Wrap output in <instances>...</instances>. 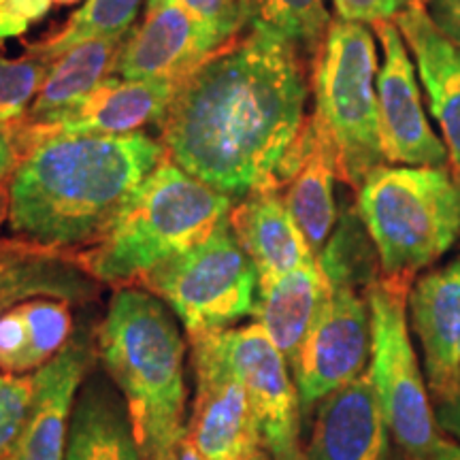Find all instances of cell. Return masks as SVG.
Masks as SVG:
<instances>
[{
	"label": "cell",
	"instance_id": "1",
	"mask_svg": "<svg viewBox=\"0 0 460 460\" xmlns=\"http://www.w3.org/2000/svg\"><path fill=\"white\" fill-rule=\"evenodd\" d=\"M307 94L301 51L247 26L177 85L158 122L160 143L172 163L230 199L279 190Z\"/></svg>",
	"mask_w": 460,
	"mask_h": 460
},
{
	"label": "cell",
	"instance_id": "2",
	"mask_svg": "<svg viewBox=\"0 0 460 460\" xmlns=\"http://www.w3.org/2000/svg\"><path fill=\"white\" fill-rule=\"evenodd\" d=\"M164 158L163 143L143 132L37 143L7 181L11 228L48 250H88L105 237Z\"/></svg>",
	"mask_w": 460,
	"mask_h": 460
},
{
	"label": "cell",
	"instance_id": "3",
	"mask_svg": "<svg viewBox=\"0 0 460 460\" xmlns=\"http://www.w3.org/2000/svg\"><path fill=\"white\" fill-rule=\"evenodd\" d=\"M102 369L122 393L143 460H177L186 437V341L156 295L115 292L96 331Z\"/></svg>",
	"mask_w": 460,
	"mask_h": 460
},
{
	"label": "cell",
	"instance_id": "4",
	"mask_svg": "<svg viewBox=\"0 0 460 460\" xmlns=\"http://www.w3.org/2000/svg\"><path fill=\"white\" fill-rule=\"evenodd\" d=\"M233 199L166 156L143 181L109 233L75 262L99 284L139 286L149 271L192 250L228 220Z\"/></svg>",
	"mask_w": 460,
	"mask_h": 460
},
{
	"label": "cell",
	"instance_id": "5",
	"mask_svg": "<svg viewBox=\"0 0 460 460\" xmlns=\"http://www.w3.org/2000/svg\"><path fill=\"white\" fill-rule=\"evenodd\" d=\"M356 209L382 275L413 279L460 241V177L447 166L382 164L360 183Z\"/></svg>",
	"mask_w": 460,
	"mask_h": 460
},
{
	"label": "cell",
	"instance_id": "6",
	"mask_svg": "<svg viewBox=\"0 0 460 460\" xmlns=\"http://www.w3.org/2000/svg\"><path fill=\"white\" fill-rule=\"evenodd\" d=\"M376 32L358 22L332 20L315 56V122L329 137L339 180L358 190L386 164L379 139Z\"/></svg>",
	"mask_w": 460,
	"mask_h": 460
},
{
	"label": "cell",
	"instance_id": "7",
	"mask_svg": "<svg viewBox=\"0 0 460 460\" xmlns=\"http://www.w3.org/2000/svg\"><path fill=\"white\" fill-rule=\"evenodd\" d=\"M411 284V278L379 275L367 290L371 312L369 376L402 456L429 460L441 435L422 360L411 339L407 314Z\"/></svg>",
	"mask_w": 460,
	"mask_h": 460
},
{
	"label": "cell",
	"instance_id": "8",
	"mask_svg": "<svg viewBox=\"0 0 460 460\" xmlns=\"http://www.w3.org/2000/svg\"><path fill=\"white\" fill-rule=\"evenodd\" d=\"M258 284L254 262L226 220L209 239L158 264L135 288L156 295L177 315L188 337H199L228 331L254 315Z\"/></svg>",
	"mask_w": 460,
	"mask_h": 460
},
{
	"label": "cell",
	"instance_id": "9",
	"mask_svg": "<svg viewBox=\"0 0 460 460\" xmlns=\"http://www.w3.org/2000/svg\"><path fill=\"white\" fill-rule=\"evenodd\" d=\"M214 339L243 384L264 450L273 460H303V410L286 356L256 322L214 332Z\"/></svg>",
	"mask_w": 460,
	"mask_h": 460
},
{
	"label": "cell",
	"instance_id": "10",
	"mask_svg": "<svg viewBox=\"0 0 460 460\" xmlns=\"http://www.w3.org/2000/svg\"><path fill=\"white\" fill-rule=\"evenodd\" d=\"M369 360L371 312L367 295L348 286H331L329 298L290 367L303 416L324 396L362 376L369 369Z\"/></svg>",
	"mask_w": 460,
	"mask_h": 460
},
{
	"label": "cell",
	"instance_id": "11",
	"mask_svg": "<svg viewBox=\"0 0 460 460\" xmlns=\"http://www.w3.org/2000/svg\"><path fill=\"white\" fill-rule=\"evenodd\" d=\"M190 348L194 401L186 439L205 460H250L262 444L243 384L224 360L214 332L190 337Z\"/></svg>",
	"mask_w": 460,
	"mask_h": 460
},
{
	"label": "cell",
	"instance_id": "12",
	"mask_svg": "<svg viewBox=\"0 0 460 460\" xmlns=\"http://www.w3.org/2000/svg\"><path fill=\"white\" fill-rule=\"evenodd\" d=\"M382 65L377 71L379 139L386 164L447 166V149L422 105L413 58L394 22L373 24Z\"/></svg>",
	"mask_w": 460,
	"mask_h": 460
},
{
	"label": "cell",
	"instance_id": "13",
	"mask_svg": "<svg viewBox=\"0 0 460 460\" xmlns=\"http://www.w3.org/2000/svg\"><path fill=\"white\" fill-rule=\"evenodd\" d=\"M226 43L175 0H147L146 15L126 37L118 75L139 82L181 84Z\"/></svg>",
	"mask_w": 460,
	"mask_h": 460
},
{
	"label": "cell",
	"instance_id": "14",
	"mask_svg": "<svg viewBox=\"0 0 460 460\" xmlns=\"http://www.w3.org/2000/svg\"><path fill=\"white\" fill-rule=\"evenodd\" d=\"M171 82H139V79L111 77L92 90L77 105L60 113L49 124H13V139L20 158L37 143L51 137L105 135L124 137L141 132L143 126L160 122L175 96Z\"/></svg>",
	"mask_w": 460,
	"mask_h": 460
},
{
	"label": "cell",
	"instance_id": "15",
	"mask_svg": "<svg viewBox=\"0 0 460 460\" xmlns=\"http://www.w3.org/2000/svg\"><path fill=\"white\" fill-rule=\"evenodd\" d=\"M410 329L433 405L460 396V252L420 275L407 298Z\"/></svg>",
	"mask_w": 460,
	"mask_h": 460
},
{
	"label": "cell",
	"instance_id": "16",
	"mask_svg": "<svg viewBox=\"0 0 460 460\" xmlns=\"http://www.w3.org/2000/svg\"><path fill=\"white\" fill-rule=\"evenodd\" d=\"M303 460H388L390 429L367 369L314 405Z\"/></svg>",
	"mask_w": 460,
	"mask_h": 460
},
{
	"label": "cell",
	"instance_id": "17",
	"mask_svg": "<svg viewBox=\"0 0 460 460\" xmlns=\"http://www.w3.org/2000/svg\"><path fill=\"white\" fill-rule=\"evenodd\" d=\"M337 180L335 152L326 132L312 115L305 119L301 135L281 164L279 192L284 190L281 197L288 211L295 217L315 258L329 243L339 222L335 203Z\"/></svg>",
	"mask_w": 460,
	"mask_h": 460
},
{
	"label": "cell",
	"instance_id": "18",
	"mask_svg": "<svg viewBox=\"0 0 460 460\" xmlns=\"http://www.w3.org/2000/svg\"><path fill=\"white\" fill-rule=\"evenodd\" d=\"M94 348L85 335L73 337L56 358L34 371L31 416L7 460H65L73 402L92 371Z\"/></svg>",
	"mask_w": 460,
	"mask_h": 460
},
{
	"label": "cell",
	"instance_id": "19",
	"mask_svg": "<svg viewBox=\"0 0 460 460\" xmlns=\"http://www.w3.org/2000/svg\"><path fill=\"white\" fill-rule=\"evenodd\" d=\"M394 24L427 92L430 115L441 130L452 171L460 177V48L435 26L424 4L407 7L396 15Z\"/></svg>",
	"mask_w": 460,
	"mask_h": 460
},
{
	"label": "cell",
	"instance_id": "20",
	"mask_svg": "<svg viewBox=\"0 0 460 460\" xmlns=\"http://www.w3.org/2000/svg\"><path fill=\"white\" fill-rule=\"evenodd\" d=\"M65 460H143L128 407L107 373L90 371L75 396Z\"/></svg>",
	"mask_w": 460,
	"mask_h": 460
},
{
	"label": "cell",
	"instance_id": "21",
	"mask_svg": "<svg viewBox=\"0 0 460 460\" xmlns=\"http://www.w3.org/2000/svg\"><path fill=\"white\" fill-rule=\"evenodd\" d=\"M228 222L254 262L261 281L279 278L315 261L279 190H261L245 197L230 209Z\"/></svg>",
	"mask_w": 460,
	"mask_h": 460
},
{
	"label": "cell",
	"instance_id": "22",
	"mask_svg": "<svg viewBox=\"0 0 460 460\" xmlns=\"http://www.w3.org/2000/svg\"><path fill=\"white\" fill-rule=\"evenodd\" d=\"M331 286L318 258L279 278L258 284L254 315L256 324L271 337L288 365H295L309 329L329 298Z\"/></svg>",
	"mask_w": 460,
	"mask_h": 460
},
{
	"label": "cell",
	"instance_id": "23",
	"mask_svg": "<svg viewBox=\"0 0 460 460\" xmlns=\"http://www.w3.org/2000/svg\"><path fill=\"white\" fill-rule=\"evenodd\" d=\"M126 37L94 39V41L75 45L58 56L49 65L41 90L34 96L24 119L17 124H49L58 115L85 99L102 82L115 77Z\"/></svg>",
	"mask_w": 460,
	"mask_h": 460
},
{
	"label": "cell",
	"instance_id": "24",
	"mask_svg": "<svg viewBox=\"0 0 460 460\" xmlns=\"http://www.w3.org/2000/svg\"><path fill=\"white\" fill-rule=\"evenodd\" d=\"M99 295V281L75 262V254L56 250L34 252L20 269L0 284V315L28 298L49 296L68 303L92 301Z\"/></svg>",
	"mask_w": 460,
	"mask_h": 460
},
{
	"label": "cell",
	"instance_id": "25",
	"mask_svg": "<svg viewBox=\"0 0 460 460\" xmlns=\"http://www.w3.org/2000/svg\"><path fill=\"white\" fill-rule=\"evenodd\" d=\"M143 0H84L82 7L49 37L28 45L26 54L51 62L66 49L94 39L126 37L135 26Z\"/></svg>",
	"mask_w": 460,
	"mask_h": 460
},
{
	"label": "cell",
	"instance_id": "26",
	"mask_svg": "<svg viewBox=\"0 0 460 460\" xmlns=\"http://www.w3.org/2000/svg\"><path fill=\"white\" fill-rule=\"evenodd\" d=\"M318 262L331 286H348L365 292L382 275L379 256L358 209H345L332 230Z\"/></svg>",
	"mask_w": 460,
	"mask_h": 460
},
{
	"label": "cell",
	"instance_id": "27",
	"mask_svg": "<svg viewBox=\"0 0 460 460\" xmlns=\"http://www.w3.org/2000/svg\"><path fill=\"white\" fill-rule=\"evenodd\" d=\"M241 4L247 26L279 34L314 58L332 22L324 0H241Z\"/></svg>",
	"mask_w": 460,
	"mask_h": 460
},
{
	"label": "cell",
	"instance_id": "28",
	"mask_svg": "<svg viewBox=\"0 0 460 460\" xmlns=\"http://www.w3.org/2000/svg\"><path fill=\"white\" fill-rule=\"evenodd\" d=\"M28 329V367L31 373L39 371L56 358L73 339L71 303L62 298L37 296L17 303Z\"/></svg>",
	"mask_w": 460,
	"mask_h": 460
},
{
	"label": "cell",
	"instance_id": "29",
	"mask_svg": "<svg viewBox=\"0 0 460 460\" xmlns=\"http://www.w3.org/2000/svg\"><path fill=\"white\" fill-rule=\"evenodd\" d=\"M49 65L31 54L0 56V124L13 126L24 119L34 96L45 82Z\"/></svg>",
	"mask_w": 460,
	"mask_h": 460
},
{
	"label": "cell",
	"instance_id": "30",
	"mask_svg": "<svg viewBox=\"0 0 460 460\" xmlns=\"http://www.w3.org/2000/svg\"><path fill=\"white\" fill-rule=\"evenodd\" d=\"M34 399V373L0 371V460H7L24 433Z\"/></svg>",
	"mask_w": 460,
	"mask_h": 460
},
{
	"label": "cell",
	"instance_id": "31",
	"mask_svg": "<svg viewBox=\"0 0 460 460\" xmlns=\"http://www.w3.org/2000/svg\"><path fill=\"white\" fill-rule=\"evenodd\" d=\"M28 329L20 307H11L0 315V371L9 376H28Z\"/></svg>",
	"mask_w": 460,
	"mask_h": 460
},
{
	"label": "cell",
	"instance_id": "32",
	"mask_svg": "<svg viewBox=\"0 0 460 460\" xmlns=\"http://www.w3.org/2000/svg\"><path fill=\"white\" fill-rule=\"evenodd\" d=\"M175 3H180L200 22L214 28L224 41H230L247 28L241 0H175Z\"/></svg>",
	"mask_w": 460,
	"mask_h": 460
},
{
	"label": "cell",
	"instance_id": "33",
	"mask_svg": "<svg viewBox=\"0 0 460 460\" xmlns=\"http://www.w3.org/2000/svg\"><path fill=\"white\" fill-rule=\"evenodd\" d=\"M54 4V0H0V45L26 34Z\"/></svg>",
	"mask_w": 460,
	"mask_h": 460
},
{
	"label": "cell",
	"instance_id": "34",
	"mask_svg": "<svg viewBox=\"0 0 460 460\" xmlns=\"http://www.w3.org/2000/svg\"><path fill=\"white\" fill-rule=\"evenodd\" d=\"M337 20L373 26L377 22H394L396 15L411 7V0H332Z\"/></svg>",
	"mask_w": 460,
	"mask_h": 460
},
{
	"label": "cell",
	"instance_id": "35",
	"mask_svg": "<svg viewBox=\"0 0 460 460\" xmlns=\"http://www.w3.org/2000/svg\"><path fill=\"white\" fill-rule=\"evenodd\" d=\"M424 9L435 26L460 48V0H427Z\"/></svg>",
	"mask_w": 460,
	"mask_h": 460
},
{
	"label": "cell",
	"instance_id": "36",
	"mask_svg": "<svg viewBox=\"0 0 460 460\" xmlns=\"http://www.w3.org/2000/svg\"><path fill=\"white\" fill-rule=\"evenodd\" d=\"M17 163H20V154H17L13 130L11 126L0 124V181H9Z\"/></svg>",
	"mask_w": 460,
	"mask_h": 460
},
{
	"label": "cell",
	"instance_id": "37",
	"mask_svg": "<svg viewBox=\"0 0 460 460\" xmlns=\"http://www.w3.org/2000/svg\"><path fill=\"white\" fill-rule=\"evenodd\" d=\"M43 250H48V247H41V245L31 243V241H28L26 245L17 247V250L0 252V284H3V281H7L11 275L20 269V264L24 262L26 256L34 254V252H43Z\"/></svg>",
	"mask_w": 460,
	"mask_h": 460
},
{
	"label": "cell",
	"instance_id": "38",
	"mask_svg": "<svg viewBox=\"0 0 460 460\" xmlns=\"http://www.w3.org/2000/svg\"><path fill=\"white\" fill-rule=\"evenodd\" d=\"M429 460H460V444L441 435Z\"/></svg>",
	"mask_w": 460,
	"mask_h": 460
},
{
	"label": "cell",
	"instance_id": "39",
	"mask_svg": "<svg viewBox=\"0 0 460 460\" xmlns=\"http://www.w3.org/2000/svg\"><path fill=\"white\" fill-rule=\"evenodd\" d=\"M177 460H205V458L200 456L197 447H194V446L190 444V441L186 439V437H183L180 450H177Z\"/></svg>",
	"mask_w": 460,
	"mask_h": 460
},
{
	"label": "cell",
	"instance_id": "40",
	"mask_svg": "<svg viewBox=\"0 0 460 460\" xmlns=\"http://www.w3.org/2000/svg\"><path fill=\"white\" fill-rule=\"evenodd\" d=\"M26 243H28V241H24V239H0V252L17 250V247H22Z\"/></svg>",
	"mask_w": 460,
	"mask_h": 460
},
{
	"label": "cell",
	"instance_id": "41",
	"mask_svg": "<svg viewBox=\"0 0 460 460\" xmlns=\"http://www.w3.org/2000/svg\"><path fill=\"white\" fill-rule=\"evenodd\" d=\"M250 460H273V458H271V454L264 450V447H258V450L250 456Z\"/></svg>",
	"mask_w": 460,
	"mask_h": 460
},
{
	"label": "cell",
	"instance_id": "42",
	"mask_svg": "<svg viewBox=\"0 0 460 460\" xmlns=\"http://www.w3.org/2000/svg\"><path fill=\"white\" fill-rule=\"evenodd\" d=\"M56 4H75V3H84V0H54Z\"/></svg>",
	"mask_w": 460,
	"mask_h": 460
},
{
	"label": "cell",
	"instance_id": "43",
	"mask_svg": "<svg viewBox=\"0 0 460 460\" xmlns=\"http://www.w3.org/2000/svg\"><path fill=\"white\" fill-rule=\"evenodd\" d=\"M411 3H413V4H424L422 0H411Z\"/></svg>",
	"mask_w": 460,
	"mask_h": 460
},
{
	"label": "cell",
	"instance_id": "44",
	"mask_svg": "<svg viewBox=\"0 0 460 460\" xmlns=\"http://www.w3.org/2000/svg\"><path fill=\"white\" fill-rule=\"evenodd\" d=\"M3 186H4V183H3V181H0V190H3Z\"/></svg>",
	"mask_w": 460,
	"mask_h": 460
},
{
	"label": "cell",
	"instance_id": "45",
	"mask_svg": "<svg viewBox=\"0 0 460 460\" xmlns=\"http://www.w3.org/2000/svg\"><path fill=\"white\" fill-rule=\"evenodd\" d=\"M399 460H407V458H405V456H402V458H399Z\"/></svg>",
	"mask_w": 460,
	"mask_h": 460
},
{
	"label": "cell",
	"instance_id": "46",
	"mask_svg": "<svg viewBox=\"0 0 460 460\" xmlns=\"http://www.w3.org/2000/svg\"><path fill=\"white\" fill-rule=\"evenodd\" d=\"M422 3H427V0H422Z\"/></svg>",
	"mask_w": 460,
	"mask_h": 460
}]
</instances>
